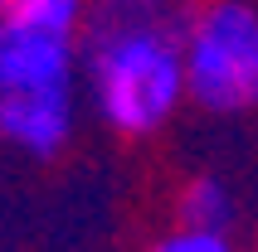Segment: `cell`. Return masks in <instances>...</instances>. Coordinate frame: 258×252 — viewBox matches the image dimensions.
<instances>
[{
    "label": "cell",
    "mask_w": 258,
    "mask_h": 252,
    "mask_svg": "<svg viewBox=\"0 0 258 252\" xmlns=\"http://www.w3.org/2000/svg\"><path fill=\"white\" fill-rule=\"evenodd\" d=\"M78 92V39L0 20V97Z\"/></svg>",
    "instance_id": "3957f363"
},
{
    "label": "cell",
    "mask_w": 258,
    "mask_h": 252,
    "mask_svg": "<svg viewBox=\"0 0 258 252\" xmlns=\"http://www.w3.org/2000/svg\"><path fill=\"white\" fill-rule=\"evenodd\" d=\"M83 15L88 0H0L5 25H29V29H49V34H69V39H78Z\"/></svg>",
    "instance_id": "8992f818"
},
{
    "label": "cell",
    "mask_w": 258,
    "mask_h": 252,
    "mask_svg": "<svg viewBox=\"0 0 258 252\" xmlns=\"http://www.w3.org/2000/svg\"><path fill=\"white\" fill-rule=\"evenodd\" d=\"M146 252H239L234 233H205V228H171Z\"/></svg>",
    "instance_id": "52a82bcc"
},
{
    "label": "cell",
    "mask_w": 258,
    "mask_h": 252,
    "mask_svg": "<svg viewBox=\"0 0 258 252\" xmlns=\"http://www.w3.org/2000/svg\"><path fill=\"white\" fill-rule=\"evenodd\" d=\"M239 199L219 175H190L175 194V228H205V233H234Z\"/></svg>",
    "instance_id": "5b68a950"
},
{
    "label": "cell",
    "mask_w": 258,
    "mask_h": 252,
    "mask_svg": "<svg viewBox=\"0 0 258 252\" xmlns=\"http://www.w3.org/2000/svg\"><path fill=\"white\" fill-rule=\"evenodd\" d=\"M185 102L215 116L258 102V10L248 0H200L180 15Z\"/></svg>",
    "instance_id": "7a4b0ae2"
},
{
    "label": "cell",
    "mask_w": 258,
    "mask_h": 252,
    "mask_svg": "<svg viewBox=\"0 0 258 252\" xmlns=\"http://www.w3.org/2000/svg\"><path fill=\"white\" fill-rule=\"evenodd\" d=\"M73 126H78V92H15L0 97V146L29 155V160H54L69 151Z\"/></svg>",
    "instance_id": "277c9868"
},
{
    "label": "cell",
    "mask_w": 258,
    "mask_h": 252,
    "mask_svg": "<svg viewBox=\"0 0 258 252\" xmlns=\"http://www.w3.org/2000/svg\"><path fill=\"white\" fill-rule=\"evenodd\" d=\"M180 0H88L78 68L117 136H156L180 112Z\"/></svg>",
    "instance_id": "6da1fadb"
}]
</instances>
